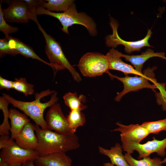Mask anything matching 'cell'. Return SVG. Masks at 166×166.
Segmentation results:
<instances>
[{
	"instance_id": "6da1fadb",
	"label": "cell",
	"mask_w": 166,
	"mask_h": 166,
	"mask_svg": "<svg viewBox=\"0 0 166 166\" xmlns=\"http://www.w3.org/2000/svg\"><path fill=\"white\" fill-rule=\"evenodd\" d=\"M38 144L35 149L38 156L75 150L80 144L75 134H65L45 129L34 124Z\"/></svg>"
},
{
	"instance_id": "7a4b0ae2",
	"label": "cell",
	"mask_w": 166,
	"mask_h": 166,
	"mask_svg": "<svg viewBox=\"0 0 166 166\" xmlns=\"http://www.w3.org/2000/svg\"><path fill=\"white\" fill-rule=\"evenodd\" d=\"M55 91L49 89L35 94V100L31 101H24L16 100L10 95L2 94L12 106L18 108L27 116L30 117L35 124L40 128L48 129L45 120L43 116L45 110L57 102L58 98Z\"/></svg>"
},
{
	"instance_id": "3957f363",
	"label": "cell",
	"mask_w": 166,
	"mask_h": 166,
	"mask_svg": "<svg viewBox=\"0 0 166 166\" xmlns=\"http://www.w3.org/2000/svg\"><path fill=\"white\" fill-rule=\"evenodd\" d=\"M36 13L37 15H48L58 19L62 26L61 30L67 34H69V27L76 24L85 26L91 36H95L97 34L96 24L94 21L86 14L78 12L74 3L67 11L61 13L49 11L39 6L36 9Z\"/></svg>"
},
{
	"instance_id": "277c9868",
	"label": "cell",
	"mask_w": 166,
	"mask_h": 166,
	"mask_svg": "<svg viewBox=\"0 0 166 166\" xmlns=\"http://www.w3.org/2000/svg\"><path fill=\"white\" fill-rule=\"evenodd\" d=\"M39 30L43 35L45 42V52L52 69L54 77L59 71L67 69L74 80L77 82L81 81L79 73L76 71L64 55L60 43L50 35L48 34L38 22L37 24Z\"/></svg>"
},
{
	"instance_id": "5b68a950",
	"label": "cell",
	"mask_w": 166,
	"mask_h": 166,
	"mask_svg": "<svg viewBox=\"0 0 166 166\" xmlns=\"http://www.w3.org/2000/svg\"><path fill=\"white\" fill-rule=\"evenodd\" d=\"M157 69L156 66H154L151 68L148 67L143 70V76H138L136 75L135 77L127 75L124 77H120L113 75L109 72L108 74L111 78H116L123 84V90L121 92L117 93L115 100L119 102L126 93L144 88L151 89L155 93L156 92L155 89L157 88L154 84L157 81L155 78L154 71Z\"/></svg>"
},
{
	"instance_id": "8992f818",
	"label": "cell",
	"mask_w": 166,
	"mask_h": 166,
	"mask_svg": "<svg viewBox=\"0 0 166 166\" xmlns=\"http://www.w3.org/2000/svg\"><path fill=\"white\" fill-rule=\"evenodd\" d=\"M0 154V161L7 165H22L30 161H34L38 156L35 150H27L19 146L14 139L10 138L2 146Z\"/></svg>"
},
{
	"instance_id": "52a82bcc",
	"label": "cell",
	"mask_w": 166,
	"mask_h": 166,
	"mask_svg": "<svg viewBox=\"0 0 166 166\" xmlns=\"http://www.w3.org/2000/svg\"><path fill=\"white\" fill-rule=\"evenodd\" d=\"M77 66L82 75L86 77L98 76L109 72L107 56L99 53L85 54L81 57Z\"/></svg>"
},
{
	"instance_id": "ba28073f",
	"label": "cell",
	"mask_w": 166,
	"mask_h": 166,
	"mask_svg": "<svg viewBox=\"0 0 166 166\" xmlns=\"http://www.w3.org/2000/svg\"><path fill=\"white\" fill-rule=\"evenodd\" d=\"M9 6L2 9L3 16L6 21L18 23H27L32 20L36 24V8L29 6L25 0L6 1Z\"/></svg>"
},
{
	"instance_id": "9c48e42d",
	"label": "cell",
	"mask_w": 166,
	"mask_h": 166,
	"mask_svg": "<svg viewBox=\"0 0 166 166\" xmlns=\"http://www.w3.org/2000/svg\"><path fill=\"white\" fill-rule=\"evenodd\" d=\"M109 24L112 30L111 34L107 35L105 38V44L108 47L115 48L119 45L124 46V50L128 54L135 51H140L144 47H152L148 43V40L152 34L151 29H148L146 35L143 39L136 41H128L123 40L119 36L117 29L118 22L110 16Z\"/></svg>"
},
{
	"instance_id": "30bf717a",
	"label": "cell",
	"mask_w": 166,
	"mask_h": 166,
	"mask_svg": "<svg viewBox=\"0 0 166 166\" xmlns=\"http://www.w3.org/2000/svg\"><path fill=\"white\" fill-rule=\"evenodd\" d=\"M121 143L123 149L126 153L131 154L135 150L137 152L138 159L149 156L153 153H156L161 157L164 156L166 154V137L162 140H158L153 137L152 140L143 144L130 141Z\"/></svg>"
},
{
	"instance_id": "8fae6325",
	"label": "cell",
	"mask_w": 166,
	"mask_h": 166,
	"mask_svg": "<svg viewBox=\"0 0 166 166\" xmlns=\"http://www.w3.org/2000/svg\"><path fill=\"white\" fill-rule=\"evenodd\" d=\"M45 121L48 129L65 134H75L70 128L67 118L62 112L60 105L57 102L49 107Z\"/></svg>"
},
{
	"instance_id": "7c38bea8",
	"label": "cell",
	"mask_w": 166,
	"mask_h": 166,
	"mask_svg": "<svg viewBox=\"0 0 166 166\" xmlns=\"http://www.w3.org/2000/svg\"><path fill=\"white\" fill-rule=\"evenodd\" d=\"M118 127L111 130L121 132L122 142L130 141L140 142L150 133L141 124H138L125 125L118 122L115 123Z\"/></svg>"
},
{
	"instance_id": "4fadbf2b",
	"label": "cell",
	"mask_w": 166,
	"mask_h": 166,
	"mask_svg": "<svg viewBox=\"0 0 166 166\" xmlns=\"http://www.w3.org/2000/svg\"><path fill=\"white\" fill-rule=\"evenodd\" d=\"M20 147L27 150H35L38 144L34 124L30 122L24 126L20 133L14 139Z\"/></svg>"
},
{
	"instance_id": "5bb4252c",
	"label": "cell",
	"mask_w": 166,
	"mask_h": 166,
	"mask_svg": "<svg viewBox=\"0 0 166 166\" xmlns=\"http://www.w3.org/2000/svg\"><path fill=\"white\" fill-rule=\"evenodd\" d=\"M119 52L114 48H112L106 55L109 61V69L120 71L125 76L129 74L143 76V74H141L136 71L133 66L122 61Z\"/></svg>"
},
{
	"instance_id": "9a60e30c",
	"label": "cell",
	"mask_w": 166,
	"mask_h": 166,
	"mask_svg": "<svg viewBox=\"0 0 166 166\" xmlns=\"http://www.w3.org/2000/svg\"><path fill=\"white\" fill-rule=\"evenodd\" d=\"M119 54L121 57H124L125 60L130 62L136 71L141 74H143L142 70L144 64L149 58L158 57L166 60L164 53H156L153 49L150 48H148L139 55H129L123 54L120 52Z\"/></svg>"
},
{
	"instance_id": "2e32d148",
	"label": "cell",
	"mask_w": 166,
	"mask_h": 166,
	"mask_svg": "<svg viewBox=\"0 0 166 166\" xmlns=\"http://www.w3.org/2000/svg\"><path fill=\"white\" fill-rule=\"evenodd\" d=\"M36 166H72V160L65 153H57L38 156L34 160Z\"/></svg>"
},
{
	"instance_id": "e0dca14e",
	"label": "cell",
	"mask_w": 166,
	"mask_h": 166,
	"mask_svg": "<svg viewBox=\"0 0 166 166\" xmlns=\"http://www.w3.org/2000/svg\"><path fill=\"white\" fill-rule=\"evenodd\" d=\"M9 111L10 138L14 139L20 133L25 125L30 122V120L26 115L15 109H10Z\"/></svg>"
},
{
	"instance_id": "ac0fdd59",
	"label": "cell",
	"mask_w": 166,
	"mask_h": 166,
	"mask_svg": "<svg viewBox=\"0 0 166 166\" xmlns=\"http://www.w3.org/2000/svg\"><path fill=\"white\" fill-rule=\"evenodd\" d=\"M6 38L8 40L10 48L15 50L18 54H20L26 58H31L38 60L50 67V64L44 60L34 52L33 49L23 42L19 39L10 36Z\"/></svg>"
},
{
	"instance_id": "d6986e66",
	"label": "cell",
	"mask_w": 166,
	"mask_h": 166,
	"mask_svg": "<svg viewBox=\"0 0 166 166\" xmlns=\"http://www.w3.org/2000/svg\"><path fill=\"white\" fill-rule=\"evenodd\" d=\"M98 149L101 154L110 159L112 164L116 166H130L122 154V145L119 143H116L114 146L109 149L101 146H99Z\"/></svg>"
},
{
	"instance_id": "ffe728a7",
	"label": "cell",
	"mask_w": 166,
	"mask_h": 166,
	"mask_svg": "<svg viewBox=\"0 0 166 166\" xmlns=\"http://www.w3.org/2000/svg\"><path fill=\"white\" fill-rule=\"evenodd\" d=\"M73 0H46L40 1V6L50 12H65L74 3Z\"/></svg>"
},
{
	"instance_id": "44dd1931",
	"label": "cell",
	"mask_w": 166,
	"mask_h": 166,
	"mask_svg": "<svg viewBox=\"0 0 166 166\" xmlns=\"http://www.w3.org/2000/svg\"><path fill=\"white\" fill-rule=\"evenodd\" d=\"M63 98L65 104L71 110L79 109L83 110L87 108V106L83 104L86 101L85 97L83 95L78 96L76 92H69L65 93Z\"/></svg>"
},
{
	"instance_id": "7402d4cb",
	"label": "cell",
	"mask_w": 166,
	"mask_h": 166,
	"mask_svg": "<svg viewBox=\"0 0 166 166\" xmlns=\"http://www.w3.org/2000/svg\"><path fill=\"white\" fill-rule=\"evenodd\" d=\"M124 156L130 166H163L162 160L157 157L151 158L149 156L137 160L133 158L131 154L127 153Z\"/></svg>"
},
{
	"instance_id": "603a6c76",
	"label": "cell",
	"mask_w": 166,
	"mask_h": 166,
	"mask_svg": "<svg viewBox=\"0 0 166 166\" xmlns=\"http://www.w3.org/2000/svg\"><path fill=\"white\" fill-rule=\"evenodd\" d=\"M82 110L80 109L71 110L67 117L69 127L74 133L78 128L83 126L85 123V115L81 112Z\"/></svg>"
},
{
	"instance_id": "cb8c5ba5",
	"label": "cell",
	"mask_w": 166,
	"mask_h": 166,
	"mask_svg": "<svg viewBox=\"0 0 166 166\" xmlns=\"http://www.w3.org/2000/svg\"><path fill=\"white\" fill-rule=\"evenodd\" d=\"M9 102L3 96L0 97V109L3 112V120L0 125L1 136L9 135L10 125L9 123L8 119L10 111L8 108Z\"/></svg>"
},
{
	"instance_id": "d4e9b609",
	"label": "cell",
	"mask_w": 166,
	"mask_h": 166,
	"mask_svg": "<svg viewBox=\"0 0 166 166\" xmlns=\"http://www.w3.org/2000/svg\"><path fill=\"white\" fill-rule=\"evenodd\" d=\"M34 87L33 85L28 83L24 78H16L13 81V89L22 93L26 96L34 93Z\"/></svg>"
},
{
	"instance_id": "484cf974",
	"label": "cell",
	"mask_w": 166,
	"mask_h": 166,
	"mask_svg": "<svg viewBox=\"0 0 166 166\" xmlns=\"http://www.w3.org/2000/svg\"><path fill=\"white\" fill-rule=\"evenodd\" d=\"M149 133L158 134L162 131H166V118L155 121L145 122L141 124Z\"/></svg>"
},
{
	"instance_id": "4316f807",
	"label": "cell",
	"mask_w": 166,
	"mask_h": 166,
	"mask_svg": "<svg viewBox=\"0 0 166 166\" xmlns=\"http://www.w3.org/2000/svg\"><path fill=\"white\" fill-rule=\"evenodd\" d=\"M159 90V92L155 93L157 104L161 106L163 111H166V90L165 83H159L158 82L154 84Z\"/></svg>"
},
{
	"instance_id": "83f0119b",
	"label": "cell",
	"mask_w": 166,
	"mask_h": 166,
	"mask_svg": "<svg viewBox=\"0 0 166 166\" xmlns=\"http://www.w3.org/2000/svg\"><path fill=\"white\" fill-rule=\"evenodd\" d=\"M2 2L1 0L0 4V31L5 34V37H8L9 36V34L17 32L18 28L12 26L6 23L3 14L1 6Z\"/></svg>"
},
{
	"instance_id": "f1b7e54d",
	"label": "cell",
	"mask_w": 166,
	"mask_h": 166,
	"mask_svg": "<svg viewBox=\"0 0 166 166\" xmlns=\"http://www.w3.org/2000/svg\"><path fill=\"white\" fill-rule=\"evenodd\" d=\"M6 54L14 56L18 54L14 50L11 49L9 47L8 39L4 38L0 39V57Z\"/></svg>"
},
{
	"instance_id": "f546056e",
	"label": "cell",
	"mask_w": 166,
	"mask_h": 166,
	"mask_svg": "<svg viewBox=\"0 0 166 166\" xmlns=\"http://www.w3.org/2000/svg\"><path fill=\"white\" fill-rule=\"evenodd\" d=\"M13 81L8 80L0 76V89L7 90L13 89Z\"/></svg>"
},
{
	"instance_id": "4dcf8cb0",
	"label": "cell",
	"mask_w": 166,
	"mask_h": 166,
	"mask_svg": "<svg viewBox=\"0 0 166 166\" xmlns=\"http://www.w3.org/2000/svg\"><path fill=\"white\" fill-rule=\"evenodd\" d=\"M34 161H28L22 165V166H35Z\"/></svg>"
},
{
	"instance_id": "1f68e13d",
	"label": "cell",
	"mask_w": 166,
	"mask_h": 166,
	"mask_svg": "<svg viewBox=\"0 0 166 166\" xmlns=\"http://www.w3.org/2000/svg\"><path fill=\"white\" fill-rule=\"evenodd\" d=\"M104 166H116L113 164H112L111 163L108 162V163H105L103 164Z\"/></svg>"
},
{
	"instance_id": "d6a6232c",
	"label": "cell",
	"mask_w": 166,
	"mask_h": 166,
	"mask_svg": "<svg viewBox=\"0 0 166 166\" xmlns=\"http://www.w3.org/2000/svg\"><path fill=\"white\" fill-rule=\"evenodd\" d=\"M0 166H8V165L2 161H0Z\"/></svg>"
},
{
	"instance_id": "836d02e7",
	"label": "cell",
	"mask_w": 166,
	"mask_h": 166,
	"mask_svg": "<svg viewBox=\"0 0 166 166\" xmlns=\"http://www.w3.org/2000/svg\"><path fill=\"white\" fill-rule=\"evenodd\" d=\"M161 162L162 164L166 163V157H165L163 160H162Z\"/></svg>"
},
{
	"instance_id": "e575fe53",
	"label": "cell",
	"mask_w": 166,
	"mask_h": 166,
	"mask_svg": "<svg viewBox=\"0 0 166 166\" xmlns=\"http://www.w3.org/2000/svg\"><path fill=\"white\" fill-rule=\"evenodd\" d=\"M8 166H22V165H8Z\"/></svg>"
},
{
	"instance_id": "d590c367",
	"label": "cell",
	"mask_w": 166,
	"mask_h": 166,
	"mask_svg": "<svg viewBox=\"0 0 166 166\" xmlns=\"http://www.w3.org/2000/svg\"><path fill=\"white\" fill-rule=\"evenodd\" d=\"M165 2H166V1H165Z\"/></svg>"
}]
</instances>
